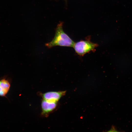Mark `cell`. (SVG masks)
Wrapping results in <instances>:
<instances>
[{"label": "cell", "mask_w": 132, "mask_h": 132, "mask_svg": "<svg viewBox=\"0 0 132 132\" xmlns=\"http://www.w3.org/2000/svg\"><path fill=\"white\" fill-rule=\"evenodd\" d=\"M98 46V44L91 42L89 40H81L75 43L73 48L78 55L83 56L91 51H95Z\"/></svg>", "instance_id": "obj_2"}, {"label": "cell", "mask_w": 132, "mask_h": 132, "mask_svg": "<svg viewBox=\"0 0 132 132\" xmlns=\"http://www.w3.org/2000/svg\"><path fill=\"white\" fill-rule=\"evenodd\" d=\"M65 0L66 1H67V0Z\"/></svg>", "instance_id": "obj_6"}, {"label": "cell", "mask_w": 132, "mask_h": 132, "mask_svg": "<svg viewBox=\"0 0 132 132\" xmlns=\"http://www.w3.org/2000/svg\"><path fill=\"white\" fill-rule=\"evenodd\" d=\"M57 102H51L43 99L41 103V115L46 117L54 110L57 106Z\"/></svg>", "instance_id": "obj_4"}, {"label": "cell", "mask_w": 132, "mask_h": 132, "mask_svg": "<svg viewBox=\"0 0 132 132\" xmlns=\"http://www.w3.org/2000/svg\"><path fill=\"white\" fill-rule=\"evenodd\" d=\"M11 87V83L9 80L4 78L0 80V96L6 97Z\"/></svg>", "instance_id": "obj_5"}, {"label": "cell", "mask_w": 132, "mask_h": 132, "mask_svg": "<svg viewBox=\"0 0 132 132\" xmlns=\"http://www.w3.org/2000/svg\"><path fill=\"white\" fill-rule=\"evenodd\" d=\"M66 93L65 91H51L44 93H40L39 95L43 99L50 102H57Z\"/></svg>", "instance_id": "obj_3"}, {"label": "cell", "mask_w": 132, "mask_h": 132, "mask_svg": "<svg viewBox=\"0 0 132 132\" xmlns=\"http://www.w3.org/2000/svg\"><path fill=\"white\" fill-rule=\"evenodd\" d=\"M63 24V22H61L57 25L54 38L51 42L45 44L47 48H51L57 46L73 47L75 43L64 32Z\"/></svg>", "instance_id": "obj_1"}]
</instances>
